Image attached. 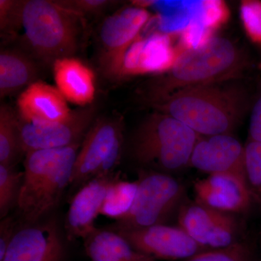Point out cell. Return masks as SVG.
Listing matches in <instances>:
<instances>
[{"label":"cell","mask_w":261,"mask_h":261,"mask_svg":"<svg viewBox=\"0 0 261 261\" xmlns=\"http://www.w3.org/2000/svg\"><path fill=\"white\" fill-rule=\"evenodd\" d=\"M248 65L247 56L234 43L214 37L184 51L171 69L146 85L145 96L152 104L181 89L228 82L239 78Z\"/></svg>","instance_id":"1"},{"label":"cell","mask_w":261,"mask_h":261,"mask_svg":"<svg viewBox=\"0 0 261 261\" xmlns=\"http://www.w3.org/2000/svg\"><path fill=\"white\" fill-rule=\"evenodd\" d=\"M226 83L181 89L151 105L199 135L230 134L245 112L248 96L243 89Z\"/></svg>","instance_id":"2"},{"label":"cell","mask_w":261,"mask_h":261,"mask_svg":"<svg viewBox=\"0 0 261 261\" xmlns=\"http://www.w3.org/2000/svg\"><path fill=\"white\" fill-rule=\"evenodd\" d=\"M82 17L56 0H21L19 29H23L20 49L42 66L73 58L79 50Z\"/></svg>","instance_id":"3"},{"label":"cell","mask_w":261,"mask_h":261,"mask_svg":"<svg viewBox=\"0 0 261 261\" xmlns=\"http://www.w3.org/2000/svg\"><path fill=\"white\" fill-rule=\"evenodd\" d=\"M80 143L59 149L25 153L24 176L18 207L34 224L54 208L69 186Z\"/></svg>","instance_id":"4"},{"label":"cell","mask_w":261,"mask_h":261,"mask_svg":"<svg viewBox=\"0 0 261 261\" xmlns=\"http://www.w3.org/2000/svg\"><path fill=\"white\" fill-rule=\"evenodd\" d=\"M200 135L181 121L156 111L140 125L132 142V153L139 163L167 171L190 164Z\"/></svg>","instance_id":"5"},{"label":"cell","mask_w":261,"mask_h":261,"mask_svg":"<svg viewBox=\"0 0 261 261\" xmlns=\"http://www.w3.org/2000/svg\"><path fill=\"white\" fill-rule=\"evenodd\" d=\"M137 183L132 208L112 227L140 228L163 224L183 197L181 184L163 173L144 175Z\"/></svg>","instance_id":"6"},{"label":"cell","mask_w":261,"mask_h":261,"mask_svg":"<svg viewBox=\"0 0 261 261\" xmlns=\"http://www.w3.org/2000/svg\"><path fill=\"white\" fill-rule=\"evenodd\" d=\"M149 18L148 10L134 5L105 19L99 32V62L108 75L121 76L127 51Z\"/></svg>","instance_id":"7"},{"label":"cell","mask_w":261,"mask_h":261,"mask_svg":"<svg viewBox=\"0 0 261 261\" xmlns=\"http://www.w3.org/2000/svg\"><path fill=\"white\" fill-rule=\"evenodd\" d=\"M121 142L123 135L119 121L101 118L94 122L79 149L70 186L81 187L92 178L111 174L107 169L108 159Z\"/></svg>","instance_id":"8"},{"label":"cell","mask_w":261,"mask_h":261,"mask_svg":"<svg viewBox=\"0 0 261 261\" xmlns=\"http://www.w3.org/2000/svg\"><path fill=\"white\" fill-rule=\"evenodd\" d=\"M95 108L89 105L72 111L69 118L56 123H28L19 118L24 153L63 148L80 143L81 138L87 135L93 124Z\"/></svg>","instance_id":"9"},{"label":"cell","mask_w":261,"mask_h":261,"mask_svg":"<svg viewBox=\"0 0 261 261\" xmlns=\"http://www.w3.org/2000/svg\"><path fill=\"white\" fill-rule=\"evenodd\" d=\"M111 229L126 239L136 250L153 258H190L204 248L180 226L159 224L145 228Z\"/></svg>","instance_id":"10"},{"label":"cell","mask_w":261,"mask_h":261,"mask_svg":"<svg viewBox=\"0 0 261 261\" xmlns=\"http://www.w3.org/2000/svg\"><path fill=\"white\" fill-rule=\"evenodd\" d=\"M178 223L200 246L219 250L234 244L236 223L229 214L196 202L182 208Z\"/></svg>","instance_id":"11"},{"label":"cell","mask_w":261,"mask_h":261,"mask_svg":"<svg viewBox=\"0 0 261 261\" xmlns=\"http://www.w3.org/2000/svg\"><path fill=\"white\" fill-rule=\"evenodd\" d=\"M65 247L54 221L18 230L0 261H64Z\"/></svg>","instance_id":"12"},{"label":"cell","mask_w":261,"mask_h":261,"mask_svg":"<svg viewBox=\"0 0 261 261\" xmlns=\"http://www.w3.org/2000/svg\"><path fill=\"white\" fill-rule=\"evenodd\" d=\"M176 34L156 33L150 37L137 38L127 51L121 75L166 73L182 54L173 45Z\"/></svg>","instance_id":"13"},{"label":"cell","mask_w":261,"mask_h":261,"mask_svg":"<svg viewBox=\"0 0 261 261\" xmlns=\"http://www.w3.org/2000/svg\"><path fill=\"white\" fill-rule=\"evenodd\" d=\"M190 164L209 175L231 173L245 178V147L230 134L200 137Z\"/></svg>","instance_id":"14"},{"label":"cell","mask_w":261,"mask_h":261,"mask_svg":"<svg viewBox=\"0 0 261 261\" xmlns=\"http://www.w3.org/2000/svg\"><path fill=\"white\" fill-rule=\"evenodd\" d=\"M119 173L97 176L80 187L70 202L65 228L70 240L82 239L94 231L108 188Z\"/></svg>","instance_id":"15"},{"label":"cell","mask_w":261,"mask_h":261,"mask_svg":"<svg viewBox=\"0 0 261 261\" xmlns=\"http://www.w3.org/2000/svg\"><path fill=\"white\" fill-rule=\"evenodd\" d=\"M197 202L226 213H241L252 202L245 178L231 173L209 175L194 185Z\"/></svg>","instance_id":"16"},{"label":"cell","mask_w":261,"mask_h":261,"mask_svg":"<svg viewBox=\"0 0 261 261\" xmlns=\"http://www.w3.org/2000/svg\"><path fill=\"white\" fill-rule=\"evenodd\" d=\"M66 101L57 87L39 81L27 87L19 96V118L33 123L64 121L72 113Z\"/></svg>","instance_id":"17"},{"label":"cell","mask_w":261,"mask_h":261,"mask_svg":"<svg viewBox=\"0 0 261 261\" xmlns=\"http://www.w3.org/2000/svg\"><path fill=\"white\" fill-rule=\"evenodd\" d=\"M53 74L57 89L66 100L78 106H89L95 97V75L87 65L74 58L55 62Z\"/></svg>","instance_id":"18"},{"label":"cell","mask_w":261,"mask_h":261,"mask_svg":"<svg viewBox=\"0 0 261 261\" xmlns=\"http://www.w3.org/2000/svg\"><path fill=\"white\" fill-rule=\"evenodd\" d=\"M40 67L42 65L20 47L2 49L0 97H8L39 82Z\"/></svg>","instance_id":"19"},{"label":"cell","mask_w":261,"mask_h":261,"mask_svg":"<svg viewBox=\"0 0 261 261\" xmlns=\"http://www.w3.org/2000/svg\"><path fill=\"white\" fill-rule=\"evenodd\" d=\"M83 240L91 261H154L153 257L136 250L113 230L95 228Z\"/></svg>","instance_id":"20"},{"label":"cell","mask_w":261,"mask_h":261,"mask_svg":"<svg viewBox=\"0 0 261 261\" xmlns=\"http://www.w3.org/2000/svg\"><path fill=\"white\" fill-rule=\"evenodd\" d=\"M24 153L19 118L6 105L0 108V164L15 166Z\"/></svg>","instance_id":"21"},{"label":"cell","mask_w":261,"mask_h":261,"mask_svg":"<svg viewBox=\"0 0 261 261\" xmlns=\"http://www.w3.org/2000/svg\"><path fill=\"white\" fill-rule=\"evenodd\" d=\"M137 188V181H124L119 175L108 188L100 215L116 221L126 216L135 202Z\"/></svg>","instance_id":"22"},{"label":"cell","mask_w":261,"mask_h":261,"mask_svg":"<svg viewBox=\"0 0 261 261\" xmlns=\"http://www.w3.org/2000/svg\"><path fill=\"white\" fill-rule=\"evenodd\" d=\"M23 171L15 166L0 164V218L8 216L13 207H18L23 181Z\"/></svg>","instance_id":"23"},{"label":"cell","mask_w":261,"mask_h":261,"mask_svg":"<svg viewBox=\"0 0 261 261\" xmlns=\"http://www.w3.org/2000/svg\"><path fill=\"white\" fill-rule=\"evenodd\" d=\"M245 174L252 200L261 210V142L249 140L245 146Z\"/></svg>","instance_id":"24"},{"label":"cell","mask_w":261,"mask_h":261,"mask_svg":"<svg viewBox=\"0 0 261 261\" xmlns=\"http://www.w3.org/2000/svg\"><path fill=\"white\" fill-rule=\"evenodd\" d=\"M229 10L223 1H198L195 20L214 32L229 18Z\"/></svg>","instance_id":"25"},{"label":"cell","mask_w":261,"mask_h":261,"mask_svg":"<svg viewBox=\"0 0 261 261\" xmlns=\"http://www.w3.org/2000/svg\"><path fill=\"white\" fill-rule=\"evenodd\" d=\"M240 16L247 37L252 42L261 44V1L242 2Z\"/></svg>","instance_id":"26"},{"label":"cell","mask_w":261,"mask_h":261,"mask_svg":"<svg viewBox=\"0 0 261 261\" xmlns=\"http://www.w3.org/2000/svg\"><path fill=\"white\" fill-rule=\"evenodd\" d=\"M20 0H0V30L2 34L14 37L18 31Z\"/></svg>","instance_id":"27"},{"label":"cell","mask_w":261,"mask_h":261,"mask_svg":"<svg viewBox=\"0 0 261 261\" xmlns=\"http://www.w3.org/2000/svg\"><path fill=\"white\" fill-rule=\"evenodd\" d=\"M63 8L84 18L85 15H98L116 3L109 0H56Z\"/></svg>","instance_id":"28"},{"label":"cell","mask_w":261,"mask_h":261,"mask_svg":"<svg viewBox=\"0 0 261 261\" xmlns=\"http://www.w3.org/2000/svg\"><path fill=\"white\" fill-rule=\"evenodd\" d=\"M243 247L234 243L226 248L199 254L187 261H243Z\"/></svg>","instance_id":"29"},{"label":"cell","mask_w":261,"mask_h":261,"mask_svg":"<svg viewBox=\"0 0 261 261\" xmlns=\"http://www.w3.org/2000/svg\"><path fill=\"white\" fill-rule=\"evenodd\" d=\"M16 222L15 219L7 216L2 219L0 223V260L3 259L12 240L14 238L16 230Z\"/></svg>","instance_id":"30"},{"label":"cell","mask_w":261,"mask_h":261,"mask_svg":"<svg viewBox=\"0 0 261 261\" xmlns=\"http://www.w3.org/2000/svg\"><path fill=\"white\" fill-rule=\"evenodd\" d=\"M249 136L250 140L261 142V96L252 108Z\"/></svg>","instance_id":"31"}]
</instances>
